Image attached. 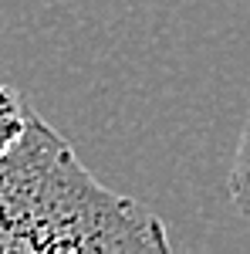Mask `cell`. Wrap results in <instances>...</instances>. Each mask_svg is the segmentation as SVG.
Returning a JSON list of instances; mask_svg holds the SVG:
<instances>
[{
	"mask_svg": "<svg viewBox=\"0 0 250 254\" xmlns=\"http://www.w3.org/2000/svg\"><path fill=\"white\" fill-rule=\"evenodd\" d=\"M0 254H173V244L162 217L78 159L24 214L0 224Z\"/></svg>",
	"mask_w": 250,
	"mask_h": 254,
	"instance_id": "1",
	"label": "cell"
},
{
	"mask_svg": "<svg viewBox=\"0 0 250 254\" xmlns=\"http://www.w3.org/2000/svg\"><path fill=\"white\" fill-rule=\"evenodd\" d=\"M75 163V146L27 105L20 136L0 153V224L24 214Z\"/></svg>",
	"mask_w": 250,
	"mask_h": 254,
	"instance_id": "2",
	"label": "cell"
},
{
	"mask_svg": "<svg viewBox=\"0 0 250 254\" xmlns=\"http://www.w3.org/2000/svg\"><path fill=\"white\" fill-rule=\"evenodd\" d=\"M227 193H230L233 210L250 220V119L244 122L240 139H237V153H233L230 176H227Z\"/></svg>",
	"mask_w": 250,
	"mask_h": 254,
	"instance_id": "3",
	"label": "cell"
},
{
	"mask_svg": "<svg viewBox=\"0 0 250 254\" xmlns=\"http://www.w3.org/2000/svg\"><path fill=\"white\" fill-rule=\"evenodd\" d=\"M27 119V102L20 92H14L10 85H0V153L20 136Z\"/></svg>",
	"mask_w": 250,
	"mask_h": 254,
	"instance_id": "4",
	"label": "cell"
}]
</instances>
